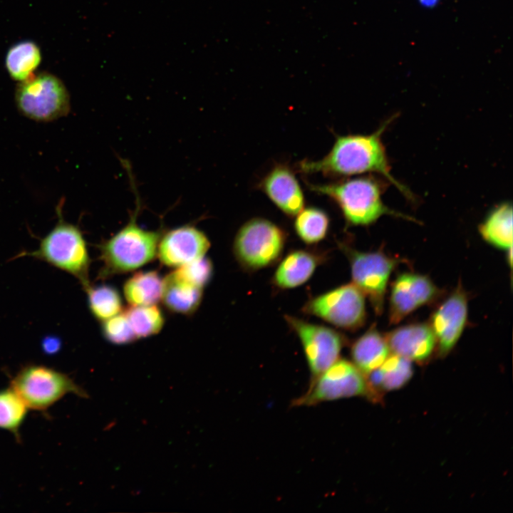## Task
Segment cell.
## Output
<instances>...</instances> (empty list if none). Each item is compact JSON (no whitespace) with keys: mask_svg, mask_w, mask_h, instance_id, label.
Instances as JSON below:
<instances>
[{"mask_svg":"<svg viewBox=\"0 0 513 513\" xmlns=\"http://www.w3.org/2000/svg\"><path fill=\"white\" fill-rule=\"evenodd\" d=\"M347 256L352 283L368 297L376 314H381L388 281L397 261L382 251L361 252L339 244Z\"/></svg>","mask_w":513,"mask_h":513,"instance_id":"cell-10","label":"cell"},{"mask_svg":"<svg viewBox=\"0 0 513 513\" xmlns=\"http://www.w3.org/2000/svg\"><path fill=\"white\" fill-rule=\"evenodd\" d=\"M213 271L212 262L204 256L175 268L172 271L182 279L204 289L211 281Z\"/></svg>","mask_w":513,"mask_h":513,"instance_id":"cell-29","label":"cell"},{"mask_svg":"<svg viewBox=\"0 0 513 513\" xmlns=\"http://www.w3.org/2000/svg\"><path fill=\"white\" fill-rule=\"evenodd\" d=\"M324 253L314 249L290 251L280 261L271 277V284L281 290L297 288L307 282L325 261Z\"/></svg>","mask_w":513,"mask_h":513,"instance_id":"cell-17","label":"cell"},{"mask_svg":"<svg viewBox=\"0 0 513 513\" xmlns=\"http://www.w3.org/2000/svg\"><path fill=\"white\" fill-rule=\"evenodd\" d=\"M365 298L351 282L309 299L303 306L302 311L338 328L356 331L366 320Z\"/></svg>","mask_w":513,"mask_h":513,"instance_id":"cell-9","label":"cell"},{"mask_svg":"<svg viewBox=\"0 0 513 513\" xmlns=\"http://www.w3.org/2000/svg\"><path fill=\"white\" fill-rule=\"evenodd\" d=\"M412 361L393 353L376 369L366 375L375 401L382 393L403 387L413 375Z\"/></svg>","mask_w":513,"mask_h":513,"instance_id":"cell-18","label":"cell"},{"mask_svg":"<svg viewBox=\"0 0 513 513\" xmlns=\"http://www.w3.org/2000/svg\"><path fill=\"white\" fill-rule=\"evenodd\" d=\"M58 222L40 242L38 248L24 253L48 263L76 277L86 289L90 284V259L79 228L63 220L58 209Z\"/></svg>","mask_w":513,"mask_h":513,"instance_id":"cell-4","label":"cell"},{"mask_svg":"<svg viewBox=\"0 0 513 513\" xmlns=\"http://www.w3.org/2000/svg\"><path fill=\"white\" fill-rule=\"evenodd\" d=\"M27 410L25 403L11 387L0 390V429L11 432L18 442H21L20 429Z\"/></svg>","mask_w":513,"mask_h":513,"instance_id":"cell-27","label":"cell"},{"mask_svg":"<svg viewBox=\"0 0 513 513\" xmlns=\"http://www.w3.org/2000/svg\"><path fill=\"white\" fill-rule=\"evenodd\" d=\"M483 239L491 245L508 250L512 245V207L503 202L493 208L479 227Z\"/></svg>","mask_w":513,"mask_h":513,"instance_id":"cell-22","label":"cell"},{"mask_svg":"<svg viewBox=\"0 0 513 513\" xmlns=\"http://www.w3.org/2000/svg\"><path fill=\"white\" fill-rule=\"evenodd\" d=\"M357 396L374 400L366 376L351 361L339 358L311 379L307 391L292 405L311 406Z\"/></svg>","mask_w":513,"mask_h":513,"instance_id":"cell-8","label":"cell"},{"mask_svg":"<svg viewBox=\"0 0 513 513\" xmlns=\"http://www.w3.org/2000/svg\"><path fill=\"white\" fill-rule=\"evenodd\" d=\"M259 187L279 209L295 217L304 207V197L294 172L286 165H277L263 177Z\"/></svg>","mask_w":513,"mask_h":513,"instance_id":"cell-15","label":"cell"},{"mask_svg":"<svg viewBox=\"0 0 513 513\" xmlns=\"http://www.w3.org/2000/svg\"><path fill=\"white\" fill-rule=\"evenodd\" d=\"M309 188L337 204L348 224L368 226L383 215L408 217L390 209L383 200V187L376 178L356 177L328 184H308Z\"/></svg>","mask_w":513,"mask_h":513,"instance_id":"cell-2","label":"cell"},{"mask_svg":"<svg viewBox=\"0 0 513 513\" xmlns=\"http://www.w3.org/2000/svg\"><path fill=\"white\" fill-rule=\"evenodd\" d=\"M418 1L425 8H433L438 4L440 0H418Z\"/></svg>","mask_w":513,"mask_h":513,"instance_id":"cell-31","label":"cell"},{"mask_svg":"<svg viewBox=\"0 0 513 513\" xmlns=\"http://www.w3.org/2000/svg\"><path fill=\"white\" fill-rule=\"evenodd\" d=\"M388 120L374 133L337 136L331 150L318 160H304L298 167L306 174L321 173L326 176L348 177L366 173L382 175L405 197H412L408 188L391 173L382 135L390 124Z\"/></svg>","mask_w":513,"mask_h":513,"instance_id":"cell-1","label":"cell"},{"mask_svg":"<svg viewBox=\"0 0 513 513\" xmlns=\"http://www.w3.org/2000/svg\"><path fill=\"white\" fill-rule=\"evenodd\" d=\"M467 315V296L459 285L434 311L429 324L439 356H445L455 347L466 326Z\"/></svg>","mask_w":513,"mask_h":513,"instance_id":"cell-13","label":"cell"},{"mask_svg":"<svg viewBox=\"0 0 513 513\" xmlns=\"http://www.w3.org/2000/svg\"><path fill=\"white\" fill-rule=\"evenodd\" d=\"M103 336L115 345H125L137 340L124 311L102 321Z\"/></svg>","mask_w":513,"mask_h":513,"instance_id":"cell-28","label":"cell"},{"mask_svg":"<svg viewBox=\"0 0 513 513\" xmlns=\"http://www.w3.org/2000/svg\"><path fill=\"white\" fill-rule=\"evenodd\" d=\"M330 218L316 207L303 208L296 216L294 228L298 237L308 245L317 244L328 234Z\"/></svg>","mask_w":513,"mask_h":513,"instance_id":"cell-24","label":"cell"},{"mask_svg":"<svg viewBox=\"0 0 513 513\" xmlns=\"http://www.w3.org/2000/svg\"><path fill=\"white\" fill-rule=\"evenodd\" d=\"M10 387L28 409L47 410L68 394L88 398V393L68 375L37 364L23 366L11 378Z\"/></svg>","mask_w":513,"mask_h":513,"instance_id":"cell-5","label":"cell"},{"mask_svg":"<svg viewBox=\"0 0 513 513\" xmlns=\"http://www.w3.org/2000/svg\"><path fill=\"white\" fill-rule=\"evenodd\" d=\"M15 102L24 116L38 122H49L66 115L70 97L64 83L53 74L42 72L20 82Z\"/></svg>","mask_w":513,"mask_h":513,"instance_id":"cell-7","label":"cell"},{"mask_svg":"<svg viewBox=\"0 0 513 513\" xmlns=\"http://www.w3.org/2000/svg\"><path fill=\"white\" fill-rule=\"evenodd\" d=\"M139 205L128 223L99 246L103 264L99 272L100 278L135 271L157 256L162 232L147 230L138 224Z\"/></svg>","mask_w":513,"mask_h":513,"instance_id":"cell-3","label":"cell"},{"mask_svg":"<svg viewBox=\"0 0 513 513\" xmlns=\"http://www.w3.org/2000/svg\"><path fill=\"white\" fill-rule=\"evenodd\" d=\"M286 242V233L276 224L261 217L244 222L237 231L234 256L242 268L256 271L279 261Z\"/></svg>","mask_w":513,"mask_h":513,"instance_id":"cell-6","label":"cell"},{"mask_svg":"<svg viewBox=\"0 0 513 513\" xmlns=\"http://www.w3.org/2000/svg\"><path fill=\"white\" fill-rule=\"evenodd\" d=\"M385 338L393 353L419 363L426 362L436 349V339L429 324L403 326Z\"/></svg>","mask_w":513,"mask_h":513,"instance_id":"cell-16","label":"cell"},{"mask_svg":"<svg viewBox=\"0 0 513 513\" xmlns=\"http://www.w3.org/2000/svg\"><path fill=\"white\" fill-rule=\"evenodd\" d=\"M85 291L90 311L97 320L102 322L123 311V299L115 287L108 284L90 285Z\"/></svg>","mask_w":513,"mask_h":513,"instance_id":"cell-25","label":"cell"},{"mask_svg":"<svg viewBox=\"0 0 513 513\" xmlns=\"http://www.w3.org/2000/svg\"><path fill=\"white\" fill-rule=\"evenodd\" d=\"M162 288L163 278L157 271H140L125 281L123 292L130 306H146L161 301Z\"/></svg>","mask_w":513,"mask_h":513,"instance_id":"cell-21","label":"cell"},{"mask_svg":"<svg viewBox=\"0 0 513 513\" xmlns=\"http://www.w3.org/2000/svg\"><path fill=\"white\" fill-rule=\"evenodd\" d=\"M41 62V52L38 46L31 41L19 42L8 50L6 55V68L14 81L21 82L33 75Z\"/></svg>","mask_w":513,"mask_h":513,"instance_id":"cell-23","label":"cell"},{"mask_svg":"<svg viewBox=\"0 0 513 513\" xmlns=\"http://www.w3.org/2000/svg\"><path fill=\"white\" fill-rule=\"evenodd\" d=\"M284 319L301 342L311 379L340 358L347 342L340 331L294 316L286 314Z\"/></svg>","mask_w":513,"mask_h":513,"instance_id":"cell-11","label":"cell"},{"mask_svg":"<svg viewBox=\"0 0 513 513\" xmlns=\"http://www.w3.org/2000/svg\"><path fill=\"white\" fill-rule=\"evenodd\" d=\"M210 246L204 232L187 224L162 234L157 256L164 266L177 268L204 256Z\"/></svg>","mask_w":513,"mask_h":513,"instance_id":"cell-14","label":"cell"},{"mask_svg":"<svg viewBox=\"0 0 513 513\" xmlns=\"http://www.w3.org/2000/svg\"><path fill=\"white\" fill-rule=\"evenodd\" d=\"M440 291L425 275L405 272L393 281L389 296L390 323L396 324L418 308L432 303Z\"/></svg>","mask_w":513,"mask_h":513,"instance_id":"cell-12","label":"cell"},{"mask_svg":"<svg viewBox=\"0 0 513 513\" xmlns=\"http://www.w3.org/2000/svg\"><path fill=\"white\" fill-rule=\"evenodd\" d=\"M352 363L366 376L378 368L390 356L386 338L375 328H370L352 343Z\"/></svg>","mask_w":513,"mask_h":513,"instance_id":"cell-20","label":"cell"},{"mask_svg":"<svg viewBox=\"0 0 513 513\" xmlns=\"http://www.w3.org/2000/svg\"><path fill=\"white\" fill-rule=\"evenodd\" d=\"M124 311L137 340L157 334L165 325L164 313L157 304L130 306Z\"/></svg>","mask_w":513,"mask_h":513,"instance_id":"cell-26","label":"cell"},{"mask_svg":"<svg viewBox=\"0 0 513 513\" xmlns=\"http://www.w3.org/2000/svg\"><path fill=\"white\" fill-rule=\"evenodd\" d=\"M204 289L177 276L172 271L163 278L161 301L173 314H193L200 307Z\"/></svg>","mask_w":513,"mask_h":513,"instance_id":"cell-19","label":"cell"},{"mask_svg":"<svg viewBox=\"0 0 513 513\" xmlns=\"http://www.w3.org/2000/svg\"><path fill=\"white\" fill-rule=\"evenodd\" d=\"M61 346V341L55 336L46 337L42 343V347L44 353L47 354L56 353L58 351Z\"/></svg>","mask_w":513,"mask_h":513,"instance_id":"cell-30","label":"cell"}]
</instances>
